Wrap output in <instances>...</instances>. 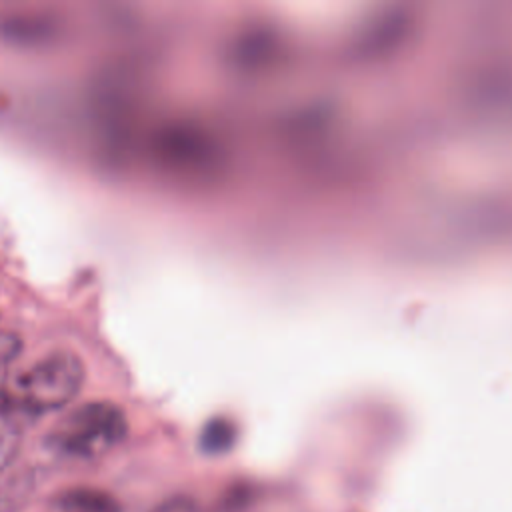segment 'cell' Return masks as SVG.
I'll use <instances>...</instances> for the list:
<instances>
[{
	"instance_id": "obj_3",
	"label": "cell",
	"mask_w": 512,
	"mask_h": 512,
	"mask_svg": "<svg viewBox=\"0 0 512 512\" xmlns=\"http://www.w3.org/2000/svg\"><path fill=\"white\" fill-rule=\"evenodd\" d=\"M54 512H122L120 502L106 490L78 486L60 492L52 502Z\"/></svg>"
},
{
	"instance_id": "obj_2",
	"label": "cell",
	"mask_w": 512,
	"mask_h": 512,
	"mask_svg": "<svg viewBox=\"0 0 512 512\" xmlns=\"http://www.w3.org/2000/svg\"><path fill=\"white\" fill-rule=\"evenodd\" d=\"M126 432V416L116 404L86 402L54 426L50 446L66 458L90 460L118 446Z\"/></svg>"
},
{
	"instance_id": "obj_7",
	"label": "cell",
	"mask_w": 512,
	"mask_h": 512,
	"mask_svg": "<svg viewBox=\"0 0 512 512\" xmlns=\"http://www.w3.org/2000/svg\"><path fill=\"white\" fill-rule=\"evenodd\" d=\"M20 352V338L8 330H0V368L8 366Z\"/></svg>"
},
{
	"instance_id": "obj_8",
	"label": "cell",
	"mask_w": 512,
	"mask_h": 512,
	"mask_svg": "<svg viewBox=\"0 0 512 512\" xmlns=\"http://www.w3.org/2000/svg\"><path fill=\"white\" fill-rule=\"evenodd\" d=\"M152 512H198V506L188 496H174L158 504Z\"/></svg>"
},
{
	"instance_id": "obj_1",
	"label": "cell",
	"mask_w": 512,
	"mask_h": 512,
	"mask_svg": "<svg viewBox=\"0 0 512 512\" xmlns=\"http://www.w3.org/2000/svg\"><path fill=\"white\" fill-rule=\"evenodd\" d=\"M82 380V362L74 354L56 352L12 372L0 394L22 416H36L68 404L78 394Z\"/></svg>"
},
{
	"instance_id": "obj_4",
	"label": "cell",
	"mask_w": 512,
	"mask_h": 512,
	"mask_svg": "<svg viewBox=\"0 0 512 512\" xmlns=\"http://www.w3.org/2000/svg\"><path fill=\"white\" fill-rule=\"evenodd\" d=\"M22 416L2 394H0V472L18 454L22 442Z\"/></svg>"
},
{
	"instance_id": "obj_5",
	"label": "cell",
	"mask_w": 512,
	"mask_h": 512,
	"mask_svg": "<svg viewBox=\"0 0 512 512\" xmlns=\"http://www.w3.org/2000/svg\"><path fill=\"white\" fill-rule=\"evenodd\" d=\"M50 22L40 18H12L2 24V32L14 40V42H26L34 44L38 40H44L50 36Z\"/></svg>"
},
{
	"instance_id": "obj_6",
	"label": "cell",
	"mask_w": 512,
	"mask_h": 512,
	"mask_svg": "<svg viewBox=\"0 0 512 512\" xmlns=\"http://www.w3.org/2000/svg\"><path fill=\"white\" fill-rule=\"evenodd\" d=\"M230 440H232L230 428L224 422H212L206 426L202 434V448L210 454H218L228 448Z\"/></svg>"
}]
</instances>
